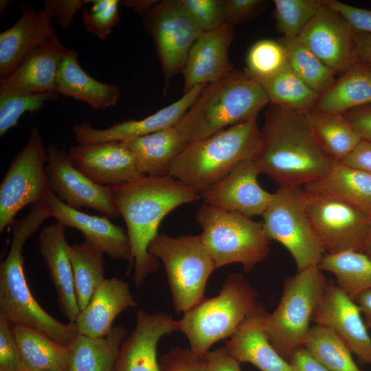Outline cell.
Wrapping results in <instances>:
<instances>
[{
	"label": "cell",
	"instance_id": "obj_5",
	"mask_svg": "<svg viewBox=\"0 0 371 371\" xmlns=\"http://www.w3.org/2000/svg\"><path fill=\"white\" fill-rule=\"evenodd\" d=\"M269 103L261 85L234 69L207 85L175 127L191 143L257 117Z\"/></svg>",
	"mask_w": 371,
	"mask_h": 371
},
{
	"label": "cell",
	"instance_id": "obj_28",
	"mask_svg": "<svg viewBox=\"0 0 371 371\" xmlns=\"http://www.w3.org/2000/svg\"><path fill=\"white\" fill-rule=\"evenodd\" d=\"M56 93L83 102L94 111L115 106L122 95L118 86L100 82L86 73L76 52L67 47L60 63Z\"/></svg>",
	"mask_w": 371,
	"mask_h": 371
},
{
	"label": "cell",
	"instance_id": "obj_25",
	"mask_svg": "<svg viewBox=\"0 0 371 371\" xmlns=\"http://www.w3.org/2000/svg\"><path fill=\"white\" fill-rule=\"evenodd\" d=\"M38 242L41 255L56 291L60 311L69 322L75 323L80 311L76 300L65 226L57 221L43 227Z\"/></svg>",
	"mask_w": 371,
	"mask_h": 371
},
{
	"label": "cell",
	"instance_id": "obj_37",
	"mask_svg": "<svg viewBox=\"0 0 371 371\" xmlns=\"http://www.w3.org/2000/svg\"><path fill=\"white\" fill-rule=\"evenodd\" d=\"M269 103L293 111H312L319 94L311 89L287 65L273 76L258 82Z\"/></svg>",
	"mask_w": 371,
	"mask_h": 371
},
{
	"label": "cell",
	"instance_id": "obj_8",
	"mask_svg": "<svg viewBox=\"0 0 371 371\" xmlns=\"http://www.w3.org/2000/svg\"><path fill=\"white\" fill-rule=\"evenodd\" d=\"M199 235L216 267L240 263L245 272L264 260L270 240L262 223L243 214L203 204L196 214Z\"/></svg>",
	"mask_w": 371,
	"mask_h": 371
},
{
	"label": "cell",
	"instance_id": "obj_31",
	"mask_svg": "<svg viewBox=\"0 0 371 371\" xmlns=\"http://www.w3.org/2000/svg\"><path fill=\"white\" fill-rule=\"evenodd\" d=\"M126 330L113 326L104 337L78 334L67 346L64 371H114Z\"/></svg>",
	"mask_w": 371,
	"mask_h": 371
},
{
	"label": "cell",
	"instance_id": "obj_21",
	"mask_svg": "<svg viewBox=\"0 0 371 371\" xmlns=\"http://www.w3.org/2000/svg\"><path fill=\"white\" fill-rule=\"evenodd\" d=\"M234 38V27L227 25L199 35L189 52L182 71L183 94L195 86L216 82L234 69L229 58V49Z\"/></svg>",
	"mask_w": 371,
	"mask_h": 371
},
{
	"label": "cell",
	"instance_id": "obj_42",
	"mask_svg": "<svg viewBox=\"0 0 371 371\" xmlns=\"http://www.w3.org/2000/svg\"><path fill=\"white\" fill-rule=\"evenodd\" d=\"M55 92L35 94H9L0 96V137H3L26 112L36 113L48 101L56 100Z\"/></svg>",
	"mask_w": 371,
	"mask_h": 371
},
{
	"label": "cell",
	"instance_id": "obj_29",
	"mask_svg": "<svg viewBox=\"0 0 371 371\" xmlns=\"http://www.w3.org/2000/svg\"><path fill=\"white\" fill-rule=\"evenodd\" d=\"M124 143L145 177L168 175L173 160L190 144L175 126Z\"/></svg>",
	"mask_w": 371,
	"mask_h": 371
},
{
	"label": "cell",
	"instance_id": "obj_20",
	"mask_svg": "<svg viewBox=\"0 0 371 371\" xmlns=\"http://www.w3.org/2000/svg\"><path fill=\"white\" fill-rule=\"evenodd\" d=\"M175 331H179L178 321L170 315L138 310L134 329L121 345L114 371H161L158 343Z\"/></svg>",
	"mask_w": 371,
	"mask_h": 371
},
{
	"label": "cell",
	"instance_id": "obj_44",
	"mask_svg": "<svg viewBox=\"0 0 371 371\" xmlns=\"http://www.w3.org/2000/svg\"><path fill=\"white\" fill-rule=\"evenodd\" d=\"M203 32H212L225 23V0H180Z\"/></svg>",
	"mask_w": 371,
	"mask_h": 371
},
{
	"label": "cell",
	"instance_id": "obj_36",
	"mask_svg": "<svg viewBox=\"0 0 371 371\" xmlns=\"http://www.w3.org/2000/svg\"><path fill=\"white\" fill-rule=\"evenodd\" d=\"M69 254L77 303L81 311L105 279L104 253L93 243L85 240L80 244L70 246Z\"/></svg>",
	"mask_w": 371,
	"mask_h": 371
},
{
	"label": "cell",
	"instance_id": "obj_18",
	"mask_svg": "<svg viewBox=\"0 0 371 371\" xmlns=\"http://www.w3.org/2000/svg\"><path fill=\"white\" fill-rule=\"evenodd\" d=\"M73 166L94 183L113 187L144 177L124 142L78 144L67 152Z\"/></svg>",
	"mask_w": 371,
	"mask_h": 371
},
{
	"label": "cell",
	"instance_id": "obj_13",
	"mask_svg": "<svg viewBox=\"0 0 371 371\" xmlns=\"http://www.w3.org/2000/svg\"><path fill=\"white\" fill-rule=\"evenodd\" d=\"M142 16L154 40L166 92L170 79L182 72L189 52L203 31L180 0L158 1Z\"/></svg>",
	"mask_w": 371,
	"mask_h": 371
},
{
	"label": "cell",
	"instance_id": "obj_55",
	"mask_svg": "<svg viewBox=\"0 0 371 371\" xmlns=\"http://www.w3.org/2000/svg\"><path fill=\"white\" fill-rule=\"evenodd\" d=\"M364 317L365 324L371 334V289L359 295L355 299Z\"/></svg>",
	"mask_w": 371,
	"mask_h": 371
},
{
	"label": "cell",
	"instance_id": "obj_6",
	"mask_svg": "<svg viewBox=\"0 0 371 371\" xmlns=\"http://www.w3.org/2000/svg\"><path fill=\"white\" fill-rule=\"evenodd\" d=\"M258 304L256 289L242 273H232L216 296L205 297L183 313L179 331L187 337L190 349L203 357L213 344L230 338Z\"/></svg>",
	"mask_w": 371,
	"mask_h": 371
},
{
	"label": "cell",
	"instance_id": "obj_58",
	"mask_svg": "<svg viewBox=\"0 0 371 371\" xmlns=\"http://www.w3.org/2000/svg\"><path fill=\"white\" fill-rule=\"evenodd\" d=\"M9 3H10V1H8V0L0 1V15L1 16L4 13L8 5H9Z\"/></svg>",
	"mask_w": 371,
	"mask_h": 371
},
{
	"label": "cell",
	"instance_id": "obj_32",
	"mask_svg": "<svg viewBox=\"0 0 371 371\" xmlns=\"http://www.w3.org/2000/svg\"><path fill=\"white\" fill-rule=\"evenodd\" d=\"M304 189L335 198L371 215V174L341 161L335 160L324 177Z\"/></svg>",
	"mask_w": 371,
	"mask_h": 371
},
{
	"label": "cell",
	"instance_id": "obj_12",
	"mask_svg": "<svg viewBox=\"0 0 371 371\" xmlns=\"http://www.w3.org/2000/svg\"><path fill=\"white\" fill-rule=\"evenodd\" d=\"M304 190L311 225L325 252H363L371 215L324 194Z\"/></svg>",
	"mask_w": 371,
	"mask_h": 371
},
{
	"label": "cell",
	"instance_id": "obj_24",
	"mask_svg": "<svg viewBox=\"0 0 371 371\" xmlns=\"http://www.w3.org/2000/svg\"><path fill=\"white\" fill-rule=\"evenodd\" d=\"M56 34L52 36L0 81V96L55 92L62 56L65 50Z\"/></svg>",
	"mask_w": 371,
	"mask_h": 371
},
{
	"label": "cell",
	"instance_id": "obj_56",
	"mask_svg": "<svg viewBox=\"0 0 371 371\" xmlns=\"http://www.w3.org/2000/svg\"><path fill=\"white\" fill-rule=\"evenodd\" d=\"M157 1L154 0H128L123 1V4L142 15Z\"/></svg>",
	"mask_w": 371,
	"mask_h": 371
},
{
	"label": "cell",
	"instance_id": "obj_33",
	"mask_svg": "<svg viewBox=\"0 0 371 371\" xmlns=\"http://www.w3.org/2000/svg\"><path fill=\"white\" fill-rule=\"evenodd\" d=\"M12 330L25 368L64 370L67 346L27 326L13 325Z\"/></svg>",
	"mask_w": 371,
	"mask_h": 371
},
{
	"label": "cell",
	"instance_id": "obj_59",
	"mask_svg": "<svg viewBox=\"0 0 371 371\" xmlns=\"http://www.w3.org/2000/svg\"><path fill=\"white\" fill-rule=\"evenodd\" d=\"M22 371H64V370H29V369L25 368V367L23 366V370H22Z\"/></svg>",
	"mask_w": 371,
	"mask_h": 371
},
{
	"label": "cell",
	"instance_id": "obj_39",
	"mask_svg": "<svg viewBox=\"0 0 371 371\" xmlns=\"http://www.w3.org/2000/svg\"><path fill=\"white\" fill-rule=\"evenodd\" d=\"M304 347L330 371H361L346 344L328 328L315 324L311 326Z\"/></svg>",
	"mask_w": 371,
	"mask_h": 371
},
{
	"label": "cell",
	"instance_id": "obj_10",
	"mask_svg": "<svg viewBox=\"0 0 371 371\" xmlns=\"http://www.w3.org/2000/svg\"><path fill=\"white\" fill-rule=\"evenodd\" d=\"M262 216L267 238L289 251L297 271L319 265L326 252L311 225L302 186L280 187Z\"/></svg>",
	"mask_w": 371,
	"mask_h": 371
},
{
	"label": "cell",
	"instance_id": "obj_57",
	"mask_svg": "<svg viewBox=\"0 0 371 371\" xmlns=\"http://www.w3.org/2000/svg\"><path fill=\"white\" fill-rule=\"evenodd\" d=\"M363 252L371 258V223Z\"/></svg>",
	"mask_w": 371,
	"mask_h": 371
},
{
	"label": "cell",
	"instance_id": "obj_14",
	"mask_svg": "<svg viewBox=\"0 0 371 371\" xmlns=\"http://www.w3.org/2000/svg\"><path fill=\"white\" fill-rule=\"evenodd\" d=\"M48 161L45 167L52 191L71 208L87 207L98 210L109 217L120 216L113 201L112 187L97 184L77 170L67 152L49 144L47 146Z\"/></svg>",
	"mask_w": 371,
	"mask_h": 371
},
{
	"label": "cell",
	"instance_id": "obj_26",
	"mask_svg": "<svg viewBox=\"0 0 371 371\" xmlns=\"http://www.w3.org/2000/svg\"><path fill=\"white\" fill-rule=\"evenodd\" d=\"M268 313L259 303L225 342V348L240 363H251L260 371H293L267 336L264 322Z\"/></svg>",
	"mask_w": 371,
	"mask_h": 371
},
{
	"label": "cell",
	"instance_id": "obj_41",
	"mask_svg": "<svg viewBox=\"0 0 371 371\" xmlns=\"http://www.w3.org/2000/svg\"><path fill=\"white\" fill-rule=\"evenodd\" d=\"M324 3V0H274L278 32L285 38H297Z\"/></svg>",
	"mask_w": 371,
	"mask_h": 371
},
{
	"label": "cell",
	"instance_id": "obj_15",
	"mask_svg": "<svg viewBox=\"0 0 371 371\" xmlns=\"http://www.w3.org/2000/svg\"><path fill=\"white\" fill-rule=\"evenodd\" d=\"M354 34L348 21L324 0L298 38L325 65L337 74L344 73L357 62Z\"/></svg>",
	"mask_w": 371,
	"mask_h": 371
},
{
	"label": "cell",
	"instance_id": "obj_34",
	"mask_svg": "<svg viewBox=\"0 0 371 371\" xmlns=\"http://www.w3.org/2000/svg\"><path fill=\"white\" fill-rule=\"evenodd\" d=\"M304 114L319 146L334 160H342L361 139L343 115L314 111Z\"/></svg>",
	"mask_w": 371,
	"mask_h": 371
},
{
	"label": "cell",
	"instance_id": "obj_7",
	"mask_svg": "<svg viewBox=\"0 0 371 371\" xmlns=\"http://www.w3.org/2000/svg\"><path fill=\"white\" fill-rule=\"evenodd\" d=\"M318 266L286 278L281 300L264 322L267 336L286 361L304 346L313 315L326 291L328 280Z\"/></svg>",
	"mask_w": 371,
	"mask_h": 371
},
{
	"label": "cell",
	"instance_id": "obj_17",
	"mask_svg": "<svg viewBox=\"0 0 371 371\" xmlns=\"http://www.w3.org/2000/svg\"><path fill=\"white\" fill-rule=\"evenodd\" d=\"M207 85L195 86L179 100L140 120H128L102 129L86 121L76 124L72 127L75 139L80 144L124 142L175 126Z\"/></svg>",
	"mask_w": 371,
	"mask_h": 371
},
{
	"label": "cell",
	"instance_id": "obj_49",
	"mask_svg": "<svg viewBox=\"0 0 371 371\" xmlns=\"http://www.w3.org/2000/svg\"><path fill=\"white\" fill-rule=\"evenodd\" d=\"M325 2L346 19L355 32L371 33V10L337 0H325Z\"/></svg>",
	"mask_w": 371,
	"mask_h": 371
},
{
	"label": "cell",
	"instance_id": "obj_16",
	"mask_svg": "<svg viewBox=\"0 0 371 371\" xmlns=\"http://www.w3.org/2000/svg\"><path fill=\"white\" fill-rule=\"evenodd\" d=\"M312 322L333 330L360 363L371 365V335L361 310L333 280H328Z\"/></svg>",
	"mask_w": 371,
	"mask_h": 371
},
{
	"label": "cell",
	"instance_id": "obj_22",
	"mask_svg": "<svg viewBox=\"0 0 371 371\" xmlns=\"http://www.w3.org/2000/svg\"><path fill=\"white\" fill-rule=\"evenodd\" d=\"M45 202L52 217L65 227L79 230L85 240L93 243L111 258L128 262V272L131 271L133 267L131 244L127 232L122 227L105 217L89 215L71 208L53 192Z\"/></svg>",
	"mask_w": 371,
	"mask_h": 371
},
{
	"label": "cell",
	"instance_id": "obj_23",
	"mask_svg": "<svg viewBox=\"0 0 371 371\" xmlns=\"http://www.w3.org/2000/svg\"><path fill=\"white\" fill-rule=\"evenodd\" d=\"M56 34L54 22L43 9L21 8L19 20L0 34V81L9 78L34 49Z\"/></svg>",
	"mask_w": 371,
	"mask_h": 371
},
{
	"label": "cell",
	"instance_id": "obj_45",
	"mask_svg": "<svg viewBox=\"0 0 371 371\" xmlns=\"http://www.w3.org/2000/svg\"><path fill=\"white\" fill-rule=\"evenodd\" d=\"M13 324L0 312V371H22L23 361Z\"/></svg>",
	"mask_w": 371,
	"mask_h": 371
},
{
	"label": "cell",
	"instance_id": "obj_2",
	"mask_svg": "<svg viewBox=\"0 0 371 371\" xmlns=\"http://www.w3.org/2000/svg\"><path fill=\"white\" fill-rule=\"evenodd\" d=\"M260 131L261 146L254 160L260 174L280 187L318 181L335 161L319 146L303 112L271 104Z\"/></svg>",
	"mask_w": 371,
	"mask_h": 371
},
{
	"label": "cell",
	"instance_id": "obj_51",
	"mask_svg": "<svg viewBox=\"0 0 371 371\" xmlns=\"http://www.w3.org/2000/svg\"><path fill=\"white\" fill-rule=\"evenodd\" d=\"M343 115L361 139L371 142V104L350 110Z\"/></svg>",
	"mask_w": 371,
	"mask_h": 371
},
{
	"label": "cell",
	"instance_id": "obj_4",
	"mask_svg": "<svg viewBox=\"0 0 371 371\" xmlns=\"http://www.w3.org/2000/svg\"><path fill=\"white\" fill-rule=\"evenodd\" d=\"M261 146L257 117L190 143L173 160L168 175L201 196L240 163L254 159Z\"/></svg>",
	"mask_w": 371,
	"mask_h": 371
},
{
	"label": "cell",
	"instance_id": "obj_54",
	"mask_svg": "<svg viewBox=\"0 0 371 371\" xmlns=\"http://www.w3.org/2000/svg\"><path fill=\"white\" fill-rule=\"evenodd\" d=\"M354 45L357 62L371 65V33L355 32Z\"/></svg>",
	"mask_w": 371,
	"mask_h": 371
},
{
	"label": "cell",
	"instance_id": "obj_48",
	"mask_svg": "<svg viewBox=\"0 0 371 371\" xmlns=\"http://www.w3.org/2000/svg\"><path fill=\"white\" fill-rule=\"evenodd\" d=\"M91 2V0H47L43 8L54 23L65 30L73 24L77 12Z\"/></svg>",
	"mask_w": 371,
	"mask_h": 371
},
{
	"label": "cell",
	"instance_id": "obj_1",
	"mask_svg": "<svg viewBox=\"0 0 371 371\" xmlns=\"http://www.w3.org/2000/svg\"><path fill=\"white\" fill-rule=\"evenodd\" d=\"M113 201L127 227L135 286L139 288L158 268L148 247L161 221L180 205L199 201L200 194L169 176L144 177L112 187Z\"/></svg>",
	"mask_w": 371,
	"mask_h": 371
},
{
	"label": "cell",
	"instance_id": "obj_38",
	"mask_svg": "<svg viewBox=\"0 0 371 371\" xmlns=\"http://www.w3.org/2000/svg\"><path fill=\"white\" fill-rule=\"evenodd\" d=\"M279 41L286 52L289 67L315 92L320 95L335 82L336 74L311 52L298 37L292 39L282 37Z\"/></svg>",
	"mask_w": 371,
	"mask_h": 371
},
{
	"label": "cell",
	"instance_id": "obj_27",
	"mask_svg": "<svg viewBox=\"0 0 371 371\" xmlns=\"http://www.w3.org/2000/svg\"><path fill=\"white\" fill-rule=\"evenodd\" d=\"M136 306L126 282L116 278L104 279L78 316L75 324L78 334L91 337H104L111 330L117 315Z\"/></svg>",
	"mask_w": 371,
	"mask_h": 371
},
{
	"label": "cell",
	"instance_id": "obj_9",
	"mask_svg": "<svg viewBox=\"0 0 371 371\" xmlns=\"http://www.w3.org/2000/svg\"><path fill=\"white\" fill-rule=\"evenodd\" d=\"M148 252L164 266L177 313H184L205 297L207 280L216 269L199 235L158 234Z\"/></svg>",
	"mask_w": 371,
	"mask_h": 371
},
{
	"label": "cell",
	"instance_id": "obj_52",
	"mask_svg": "<svg viewBox=\"0 0 371 371\" xmlns=\"http://www.w3.org/2000/svg\"><path fill=\"white\" fill-rule=\"evenodd\" d=\"M340 161L371 174V142L361 139L355 148Z\"/></svg>",
	"mask_w": 371,
	"mask_h": 371
},
{
	"label": "cell",
	"instance_id": "obj_11",
	"mask_svg": "<svg viewBox=\"0 0 371 371\" xmlns=\"http://www.w3.org/2000/svg\"><path fill=\"white\" fill-rule=\"evenodd\" d=\"M47 161V146L38 126H34L0 184V232L12 225L21 209L46 201L52 192L45 170Z\"/></svg>",
	"mask_w": 371,
	"mask_h": 371
},
{
	"label": "cell",
	"instance_id": "obj_53",
	"mask_svg": "<svg viewBox=\"0 0 371 371\" xmlns=\"http://www.w3.org/2000/svg\"><path fill=\"white\" fill-rule=\"evenodd\" d=\"M289 363L293 371H330L302 346L292 354Z\"/></svg>",
	"mask_w": 371,
	"mask_h": 371
},
{
	"label": "cell",
	"instance_id": "obj_43",
	"mask_svg": "<svg viewBox=\"0 0 371 371\" xmlns=\"http://www.w3.org/2000/svg\"><path fill=\"white\" fill-rule=\"evenodd\" d=\"M119 1L94 0L89 7L84 6L82 16L87 32L106 41L120 20Z\"/></svg>",
	"mask_w": 371,
	"mask_h": 371
},
{
	"label": "cell",
	"instance_id": "obj_40",
	"mask_svg": "<svg viewBox=\"0 0 371 371\" xmlns=\"http://www.w3.org/2000/svg\"><path fill=\"white\" fill-rule=\"evenodd\" d=\"M287 63L286 52L280 41L262 39L249 49L244 72L260 82L278 74Z\"/></svg>",
	"mask_w": 371,
	"mask_h": 371
},
{
	"label": "cell",
	"instance_id": "obj_47",
	"mask_svg": "<svg viewBox=\"0 0 371 371\" xmlns=\"http://www.w3.org/2000/svg\"><path fill=\"white\" fill-rule=\"evenodd\" d=\"M159 363L161 371H203V356L190 348H172L161 357Z\"/></svg>",
	"mask_w": 371,
	"mask_h": 371
},
{
	"label": "cell",
	"instance_id": "obj_50",
	"mask_svg": "<svg viewBox=\"0 0 371 371\" xmlns=\"http://www.w3.org/2000/svg\"><path fill=\"white\" fill-rule=\"evenodd\" d=\"M203 371H241L240 362L227 352L225 346L208 351L203 356Z\"/></svg>",
	"mask_w": 371,
	"mask_h": 371
},
{
	"label": "cell",
	"instance_id": "obj_46",
	"mask_svg": "<svg viewBox=\"0 0 371 371\" xmlns=\"http://www.w3.org/2000/svg\"><path fill=\"white\" fill-rule=\"evenodd\" d=\"M268 3L265 0H225V23L234 26L258 16Z\"/></svg>",
	"mask_w": 371,
	"mask_h": 371
},
{
	"label": "cell",
	"instance_id": "obj_3",
	"mask_svg": "<svg viewBox=\"0 0 371 371\" xmlns=\"http://www.w3.org/2000/svg\"><path fill=\"white\" fill-rule=\"evenodd\" d=\"M52 212L45 201L31 205L27 214L14 220L8 254L0 265V312L13 325L34 328L68 346L78 335L75 323L63 324L46 312L34 297L27 282L23 246Z\"/></svg>",
	"mask_w": 371,
	"mask_h": 371
},
{
	"label": "cell",
	"instance_id": "obj_30",
	"mask_svg": "<svg viewBox=\"0 0 371 371\" xmlns=\"http://www.w3.org/2000/svg\"><path fill=\"white\" fill-rule=\"evenodd\" d=\"M371 104V65L357 62L324 92L312 111L343 115Z\"/></svg>",
	"mask_w": 371,
	"mask_h": 371
},
{
	"label": "cell",
	"instance_id": "obj_35",
	"mask_svg": "<svg viewBox=\"0 0 371 371\" xmlns=\"http://www.w3.org/2000/svg\"><path fill=\"white\" fill-rule=\"evenodd\" d=\"M318 267L333 273L336 284L353 300L371 289V258L363 252L326 254Z\"/></svg>",
	"mask_w": 371,
	"mask_h": 371
},
{
	"label": "cell",
	"instance_id": "obj_19",
	"mask_svg": "<svg viewBox=\"0 0 371 371\" xmlns=\"http://www.w3.org/2000/svg\"><path fill=\"white\" fill-rule=\"evenodd\" d=\"M260 174L254 159L240 163L201 194L203 203L248 217L262 215L273 193L260 186Z\"/></svg>",
	"mask_w": 371,
	"mask_h": 371
}]
</instances>
